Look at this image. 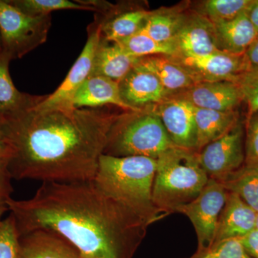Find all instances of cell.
Segmentation results:
<instances>
[{"mask_svg":"<svg viewBox=\"0 0 258 258\" xmlns=\"http://www.w3.org/2000/svg\"><path fill=\"white\" fill-rule=\"evenodd\" d=\"M10 4L20 11L34 17L50 15L52 12L62 10H88L95 12L88 5L69 0H8Z\"/></svg>","mask_w":258,"mask_h":258,"instance_id":"28","label":"cell"},{"mask_svg":"<svg viewBox=\"0 0 258 258\" xmlns=\"http://www.w3.org/2000/svg\"><path fill=\"white\" fill-rule=\"evenodd\" d=\"M228 191L215 180L208 182L195 200L180 207L176 212L189 219L198 237V249L209 248L215 241L217 223Z\"/></svg>","mask_w":258,"mask_h":258,"instance_id":"8","label":"cell"},{"mask_svg":"<svg viewBox=\"0 0 258 258\" xmlns=\"http://www.w3.org/2000/svg\"><path fill=\"white\" fill-rule=\"evenodd\" d=\"M2 220H0V224H1Z\"/></svg>","mask_w":258,"mask_h":258,"instance_id":"41","label":"cell"},{"mask_svg":"<svg viewBox=\"0 0 258 258\" xmlns=\"http://www.w3.org/2000/svg\"><path fill=\"white\" fill-rule=\"evenodd\" d=\"M232 82L238 86L242 102L247 105V116L258 111V68L249 67Z\"/></svg>","mask_w":258,"mask_h":258,"instance_id":"29","label":"cell"},{"mask_svg":"<svg viewBox=\"0 0 258 258\" xmlns=\"http://www.w3.org/2000/svg\"><path fill=\"white\" fill-rule=\"evenodd\" d=\"M220 183L227 191L238 195L249 208L258 212V164H244Z\"/></svg>","mask_w":258,"mask_h":258,"instance_id":"25","label":"cell"},{"mask_svg":"<svg viewBox=\"0 0 258 258\" xmlns=\"http://www.w3.org/2000/svg\"><path fill=\"white\" fill-rule=\"evenodd\" d=\"M19 258H85L79 249L57 232L39 229L20 236Z\"/></svg>","mask_w":258,"mask_h":258,"instance_id":"14","label":"cell"},{"mask_svg":"<svg viewBox=\"0 0 258 258\" xmlns=\"http://www.w3.org/2000/svg\"><path fill=\"white\" fill-rule=\"evenodd\" d=\"M51 23V15L31 16L8 0H0L2 50L13 60L21 58L46 42Z\"/></svg>","mask_w":258,"mask_h":258,"instance_id":"6","label":"cell"},{"mask_svg":"<svg viewBox=\"0 0 258 258\" xmlns=\"http://www.w3.org/2000/svg\"><path fill=\"white\" fill-rule=\"evenodd\" d=\"M8 53L0 50V120L35 108L47 96H33L19 91L9 72L10 61Z\"/></svg>","mask_w":258,"mask_h":258,"instance_id":"19","label":"cell"},{"mask_svg":"<svg viewBox=\"0 0 258 258\" xmlns=\"http://www.w3.org/2000/svg\"><path fill=\"white\" fill-rule=\"evenodd\" d=\"M195 118L198 152L208 144L223 137L240 120L237 110L217 111L195 108Z\"/></svg>","mask_w":258,"mask_h":258,"instance_id":"22","label":"cell"},{"mask_svg":"<svg viewBox=\"0 0 258 258\" xmlns=\"http://www.w3.org/2000/svg\"><path fill=\"white\" fill-rule=\"evenodd\" d=\"M88 34L86 45L63 82L55 92L47 96L44 101L37 105V108L49 109L73 107L72 101L75 94L91 76L95 54L101 40V26L96 20L88 27Z\"/></svg>","mask_w":258,"mask_h":258,"instance_id":"9","label":"cell"},{"mask_svg":"<svg viewBox=\"0 0 258 258\" xmlns=\"http://www.w3.org/2000/svg\"><path fill=\"white\" fill-rule=\"evenodd\" d=\"M8 205L19 235L53 231L85 258H133L151 225L93 181H45L32 198Z\"/></svg>","mask_w":258,"mask_h":258,"instance_id":"2","label":"cell"},{"mask_svg":"<svg viewBox=\"0 0 258 258\" xmlns=\"http://www.w3.org/2000/svg\"><path fill=\"white\" fill-rule=\"evenodd\" d=\"M0 141H3V134L2 132L1 125H0Z\"/></svg>","mask_w":258,"mask_h":258,"instance_id":"39","label":"cell"},{"mask_svg":"<svg viewBox=\"0 0 258 258\" xmlns=\"http://www.w3.org/2000/svg\"><path fill=\"white\" fill-rule=\"evenodd\" d=\"M138 64L152 73L170 96L184 92L195 84L189 73L171 56L142 57Z\"/></svg>","mask_w":258,"mask_h":258,"instance_id":"21","label":"cell"},{"mask_svg":"<svg viewBox=\"0 0 258 258\" xmlns=\"http://www.w3.org/2000/svg\"><path fill=\"white\" fill-rule=\"evenodd\" d=\"M187 258H253L247 253L238 239L222 241L207 249H197Z\"/></svg>","mask_w":258,"mask_h":258,"instance_id":"30","label":"cell"},{"mask_svg":"<svg viewBox=\"0 0 258 258\" xmlns=\"http://www.w3.org/2000/svg\"><path fill=\"white\" fill-rule=\"evenodd\" d=\"M247 253L253 258H258V231L254 230L249 235L240 239Z\"/></svg>","mask_w":258,"mask_h":258,"instance_id":"34","label":"cell"},{"mask_svg":"<svg viewBox=\"0 0 258 258\" xmlns=\"http://www.w3.org/2000/svg\"><path fill=\"white\" fill-rule=\"evenodd\" d=\"M199 160L209 179L222 182L244 165V125L240 120L223 137L198 152Z\"/></svg>","mask_w":258,"mask_h":258,"instance_id":"7","label":"cell"},{"mask_svg":"<svg viewBox=\"0 0 258 258\" xmlns=\"http://www.w3.org/2000/svg\"><path fill=\"white\" fill-rule=\"evenodd\" d=\"M244 164H258V111L246 118L244 125Z\"/></svg>","mask_w":258,"mask_h":258,"instance_id":"32","label":"cell"},{"mask_svg":"<svg viewBox=\"0 0 258 258\" xmlns=\"http://www.w3.org/2000/svg\"><path fill=\"white\" fill-rule=\"evenodd\" d=\"M219 49L235 55H244L258 36L247 12L226 23L213 25Z\"/></svg>","mask_w":258,"mask_h":258,"instance_id":"20","label":"cell"},{"mask_svg":"<svg viewBox=\"0 0 258 258\" xmlns=\"http://www.w3.org/2000/svg\"><path fill=\"white\" fill-rule=\"evenodd\" d=\"M139 59L131 55L117 42L101 37L93 60L91 76H102L119 83L138 63Z\"/></svg>","mask_w":258,"mask_h":258,"instance_id":"18","label":"cell"},{"mask_svg":"<svg viewBox=\"0 0 258 258\" xmlns=\"http://www.w3.org/2000/svg\"><path fill=\"white\" fill-rule=\"evenodd\" d=\"M150 12L137 9L105 17L96 14L95 20L101 25L103 39L107 41L119 42L140 31Z\"/></svg>","mask_w":258,"mask_h":258,"instance_id":"23","label":"cell"},{"mask_svg":"<svg viewBox=\"0 0 258 258\" xmlns=\"http://www.w3.org/2000/svg\"><path fill=\"white\" fill-rule=\"evenodd\" d=\"M257 212L235 193L229 192L217 223L214 243L243 238L255 230Z\"/></svg>","mask_w":258,"mask_h":258,"instance_id":"16","label":"cell"},{"mask_svg":"<svg viewBox=\"0 0 258 258\" xmlns=\"http://www.w3.org/2000/svg\"><path fill=\"white\" fill-rule=\"evenodd\" d=\"M175 43L177 55L201 56L221 51L217 44L213 24L199 13L186 15Z\"/></svg>","mask_w":258,"mask_h":258,"instance_id":"15","label":"cell"},{"mask_svg":"<svg viewBox=\"0 0 258 258\" xmlns=\"http://www.w3.org/2000/svg\"><path fill=\"white\" fill-rule=\"evenodd\" d=\"M0 50H2L1 39H0Z\"/></svg>","mask_w":258,"mask_h":258,"instance_id":"40","label":"cell"},{"mask_svg":"<svg viewBox=\"0 0 258 258\" xmlns=\"http://www.w3.org/2000/svg\"><path fill=\"white\" fill-rule=\"evenodd\" d=\"M155 106L152 111L159 115L174 145L198 152L195 107L175 96L169 97Z\"/></svg>","mask_w":258,"mask_h":258,"instance_id":"11","label":"cell"},{"mask_svg":"<svg viewBox=\"0 0 258 258\" xmlns=\"http://www.w3.org/2000/svg\"><path fill=\"white\" fill-rule=\"evenodd\" d=\"M13 156L11 147L4 141H0V159H10Z\"/></svg>","mask_w":258,"mask_h":258,"instance_id":"37","label":"cell"},{"mask_svg":"<svg viewBox=\"0 0 258 258\" xmlns=\"http://www.w3.org/2000/svg\"><path fill=\"white\" fill-rule=\"evenodd\" d=\"M253 0H208L202 5L199 14L213 25L226 23L248 11Z\"/></svg>","mask_w":258,"mask_h":258,"instance_id":"27","label":"cell"},{"mask_svg":"<svg viewBox=\"0 0 258 258\" xmlns=\"http://www.w3.org/2000/svg\"><path fill=\"white\" fill-rule=\"evenodd\" d=\"M250 67L258 68V36L245 53Z\"/></svg>","mask_w":258,"mask_h":258,"instance_id":"35","label":"cell"},{"mask_svg":"<svg viewBox=\"0 0 258 258\" xmlns=\"http://www.w3.org/2000/svg\"><path fill=\"white\" fill-rule=\"evenodd\" d=\"M196 151L174 147L157 159L152 199L158 209L169 215L189 203L208 182Z\"/></svg>","mask_w":258,"mask_h":258,"instance_id":"4","label":"cell"},{"mask_svg":"<svg viewBox=\"0 0 258 258\" xmlns=\"http://www.w3.org/2000/svg\"><path fill=\"white\" fill-rule=\"evenodd\" d=\"M120 115L107 106L35 107L0 120L3 141L13 150L8 165L13 179L93 181Z\"/></svg>","mask_w":258,"mask_h":258,"instance_id":"1","label":"cell"},{"mask_svg":"<svg viewBox=\"0 0 258 258\" xmlns=\"http://www.w3.org/2000/svg\"><path fill=\"white\" fill-rule=\"evenodd\" d=\"M157 159L102 154L93 180L102 192L143 217L150 225L168 216L154 205L153 185Z\"/></svg>","mask_w":258,"mask_h":258,"instance_id":"3","label":"cell"},{"mask_svg":"<svg viewBox=\"0 0 258 258\" xmlns=\"http://www.w3.org/2000/svg\"><path fill=\"white\" fill-rule=\"evenodd\" d=\"M191 76L195 83L213 81H233L250 66L244 55L223 51L201 56H172Z\"/></svg>","mask_w":258,"mask_h":258,"instance_id":"10","label":"cell"},{"mask_svg":"<svg viewBox=\"0 0 258 258\" xmlns=\"http://www.w3.org/2000/svg\"><path fill=\"white\" fill-rule=\"evenodd\" d=\"M9 159H0V220L8 211V202L13 191L12 179H13L9 169Z\"/></svg>","mask_w":258,"mask_h":258,"instance_id":"33","label":"cell"},{"mask_svg":"<svg viewBox=\"0 0 258 258\" xmlns=\"http://www.w3.org/2000/svg\"><path fill=\"white\" fill-rule=\"evenodd\" d=\"M128 53L137 58L150 56H175L178 49L175 42H161L154 40L142 30L133 36L125 39L119 42Z\"/></svg>","mask_w":258,"mask_h":258,"instance_id":"26","label":"cell"},{"mask_svg":"<svg viewBox=\"0 0 258 258\" xmlns=\"http://www.w3.org/2000/svg\"><path fill=\"white\" fill-rule=\"evenodd\" d=\"M119 88L123 101L138 111L170 97L157 78L138 63L120 81Z\"/></svg>","mask_w":258,"mask_h":258,"instance_id":"13","label":"cell"},{"mask_svg":"<svg viewBox=\"0 0 258 258\" xmlns=\"http://www.w3.org/2000/svg\"><path fill=\"white\" fill-rule=\"evenodd\" d=\"M255 230H257L258 231V212H257V216H256Z\"/></svg>","mask_w":258,"mask_h":258,"instance_id":"38","label":"cell"},{"mask_svg":"<svg viewBox=\"0 0 258 258\" xmlns=\"http://www.w3.org/2000/svg\"><path fill=\"white\" fill-rule=\"evenodd\" d=\"M174 147L176 146L159 115L154 111L142 109L120 113L111 126L103 154L157 159Z\"/></svg>","mask_w":258,"mask_h":258,"instance_id":"5","label":"cell"},{"mask_svg":"<svg viewBox=\"0 0 258 258\" xmlns=\"http://www.w3.org/2000/svg\"><path fill=\"white\" fill-rule=\"evenodd\" d=\"M249 20L258 30V0H253L250 8L247 11Z\"/></svg>","mask_w":258,"mask_h":258,"instance_id":"36","label":"cell"},{"mask_svg":"<svg viewBox=\"0 0 258 258\" xmlns=\"http://www.w3.org/2000/svg\"><path fill=\"white\" fill-rule=\"evenodd\" d=\"M186 17L172 10L150 12L142 30L158 42H175Z\"/></svg>","mask_w":258,"mask_h":258,"instance_id":"24","label":"cell"},{"mask_svg":"<svg viewBox=\"0 0 258 258\" xmlns=\"http://www.w3.org/2000/svg\"><path fill=\"white\" fill-rule=\"evenodd\" d=\"M175 96L189 102L195 108L217 111H236L242 102L238 86L230 81L195 83Z\"/></svg>","mask_w":258,"mask_h":258,"instance_id":"12","label":"cell"},{"mask_svg":"<svg viewBox=\"0 0 258 258\" xmlns=\"http://www.w3.org/2000/svg\"><path fill=\"white\" fill-rule=\"evenodd\" d=\"M19 238L14 217L10 214L0 224V258H19Z\"/></svg>","mask_w":258,"mask_h":258,"instance_id":"31","label":"cell"},{"mask_svg":"<svg viewBox=\"0 0 258 258\" xmlns=\"http://www.w3.org/2000/svg\"><path fill=\"white\" fill-rule=\"evenodd\" d=\"M109 105L125 112H139L123 101L119 83L102 76H90L72 101V106L77 108H100Z\"/></svg>","mask_w":258,"mask_h":258,"instance_id":"17","label":"cell"}]
</instances>
